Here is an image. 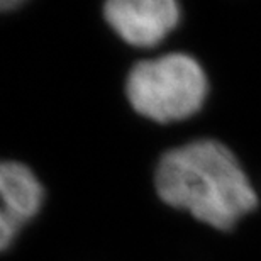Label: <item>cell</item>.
<instances>
[{"label": "cell", "mask_w": 261, "mask_h": 261, "mask_svg": "<svg viewBox=\"0 0 261 261\" xmlns=\"http://www.w3.org/2000/svg\"><path fill=\"white\" fill-rule=\"evenodd\" d=\"M20 7V2L17 0H0V12H7V10H14Z\"/></svg>", "instance_id": "5"}, {"label": "cell", "mask_w": 261, "mask_h": 261, "mask_svg": "<svg viewBox=\"0 0 261 261\" xmlns=\"http://www.w3.org/2000/svg\"><path fill=\"white\" fill-rule=\"evenodd\" d=\"M127 100L143 117L173 122L194 116L207 97V76L189 55L170 53L139 61L126 82Z\"/></svg>", "instance_id": "2"}, {"label": "cell", "mask_w": 261, "mask_h": 261, "mask_svg": "<svg viewBox=\"0 0 261 261\" xmlns=\"http://www.w3.org/2000/svg\"><path fill=\"white\" fill-rule=\"evenodd\" d=\"M103 17L127 44L151 48L176 28L180 5L175 0H111L103 5Z\"/></svg>", "instance_id": "3"}, {"label": "cell", "mask_w": 261, "mask_h": 261, "mask_svg": "<svg viewBox=\"0 0 261 261\" xmlns=\"http://www.w3.org/2000/svg\"><path fill=\"white\" fill-rule=\"evenodd\" d=\"M154 185L160 198L226 231L256 207L258 198L229 148L200 139L161 156Z\"/></svg>", "instance_id": "1"}, {"label": "cell", "mask_w": 261, "mask_h": 261, "mask_svg": "<svg viewBox=\"0 0 261 261\" xmlns=\"http://www.w3.org/2000/svg\"><path fill=\"white\" fill-rule=\"evenodd\" d=\"M44 203V189L28 165L0 161V251L14 243Z\"/></svg>", "instance_id": "4"}]
</instances>
